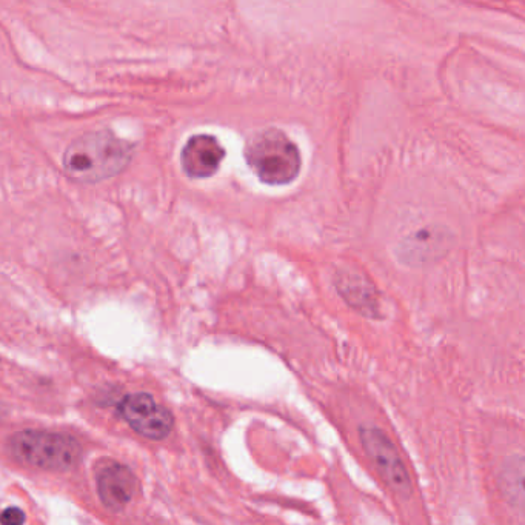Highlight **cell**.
<instances>
[{
  "label": "cell",
  "instance_id": "3",
  "mask_svg": "<svg viewBox=\"0 0 525 525\" xmlns=\"http://www.w3.org/2000/svg\"><path fill=\"white\" fill-rule=\"evenodd\" d=\"M10 452L17 461L47 472L73 470L82 458V447L64 433L25 430L10 439Z\"/></svg>",
  "mask_w": 525,
  "mask_h": 525
},
{
  "label": "cell",
  "instance_id": "1",
  "mask_svg": "<svg viewBox=\"0 0 525 525\" xmlns=\"http://www.w3.org/2000/svg\"><path fill=\"white\" fill-rule=\"evenodd\" d=\"M134 147L110 130L93 131L71 142L62 165L71 181L96 184L121 174L133 159Z\"/></svg>",
  "mask_w": 525,
  "mask_h": 525
},
{
  "label": "cell",
  "instance_id": "5",
  "mask_svg": "<svg viewBox=\"0 0 525 525\" xmlns=\"http://www.w3.org/2000/svg\"><path fill=\"white\" fill-rule=\"evenodd\" d=\"M361 441L385 482L399 495H410L412 482L408 478L398 450L390 439L375 427H364L361 429Z\"/></svg>",
  "mask_w": 525,
  "mask_h": 525
},
{
  "label": "cell",
  "instance_id": "6",
  "mask_svg": "<svg viewBox=\"0 0 525 525\" xmlns=\"http://www.w3.org/2000/svg\"><path fill=\"white\" fill-rule=\"evenodd\" d=\"M225 158V148L213 134H194L181 151V165L191 179L215 176Z\"/></svg>",
  "mask_w": 525,
  "mask_h": 525
},
{
  "label": "cell",
  "instance_id": "8",
  "mask_svg": "<svg viewBox=\"0 0 525 525\" xmlns=\"http://www.w3.org/2000/svg\"><path fill=\"white\" fill-rule=\"evenodd\" d=\"M25 513L17 507H8L4 512L0 513V524L5 525H21L25 522Z\"/></svg>",
  "mask_w": 525,
  "mask_h": 525
},
{
  "label": "cell",
  "instance_id": "2",
  "mask_svg": "<svg viewBox=\"0 0 525 525\" xmlns=\"http://www.w3.org/2000/svg\"><path fill=\"white\" fill-rule=\"evenodd\" d=\"M244 158L259 181L273 187L291 184L301 173V151L279 128L253 134L245 142Z\"/></svg>",
  "mask_w": 525,
  "mask_h": 525
},
{
  "label": "cell",
  "instance_id": "9",
  "mask_svg": "<svg viewBox=\"0 0 525 525\" xmlns=\"http://www.w3.org/2000/svg\"><path fill=\"white\" fill-rule=\"evenodd\" d=\"M8 415V407L4 404V402L0 401V422L4 421L5 418H7Z\"/></svg>",
  "mask_w": 525,
  "mask_h": 525
},
{
  "label": "cell",
  "instance_id": "7",
  "mask_svg": "<svg viewBox=\"0 0 525 525\" xmlns=\"http://www.w3.org/2000/svg\"><path fill=\"white\" fill-rule=\"evenodd\" d=\"M96 481L99 498L110 512L125 510L138 489L134 473L127 465L114 461L99 465Z\"/></svg>",
  "mask_w": 525,
  "mask_h": 525
},
{
  "label": "cell",
  "instance_id": "4",
  "mask_svg": "<svg viewBox=\"0 0 525 525\" xmlns=\"http://www.w3.org/2000/svg\"><path fill=\"white\" fill-rule=\"evenodd\" d=\"M119 412L131 429L144 438L161 441L173 430L174 419L170 410L159 405L148 393L128 395L119 405Z\"/></svg>",
  "mask_w": 525,
  "mask_h": 525
}]
</instances>
